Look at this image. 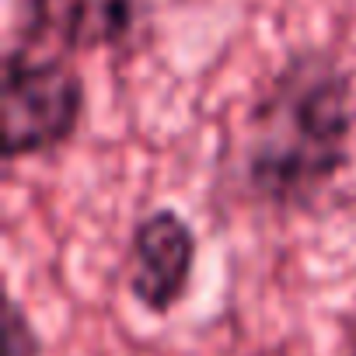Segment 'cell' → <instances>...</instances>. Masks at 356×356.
I'll return each mask as SVG.
<instances>
[{"instance_id":"cell-4","label":"cell","mask_w":356,"mask_h":356,"mask_svg":"<svg viewBox=\"0 0 356 356\" xmlns=\"http://www.w3.org/2000/svg\"><path fill=\"white\" fill-rule=\"evenodd\" d=\"M147 0H22V42L56 53L122 49L136 39Z\"/></svg>"},{"instance_id":"cell-5","label":"cell","mask_w":356,"mask_h":356,"mask_svg":"<svg viewBox=\"0 0 356 356\" xmlns=\"http://www.w3.org/2000/svg\"><path fill=\"white\" fill-rule=\"evenodd\" d=\"M4 356H42V339L32 325V318L25 314L18 297H8L4 307Z\"/></svg>"},{"instance_id":"cell-3","label":"cell","mask_w":356,"mask_h":356,"mask_svg":"<svg viewBox=\"0 0 356 356\" xmlns=\"http://www.w3.org/2000/svg\"><path fill=\"white\" fill-rule=\"evenodd\" d=\"M193 273L196 231L178 210L157 207L133 224L126 245V286L143 311H175L193 286Z\"/></svg>"},{"instance_id":"cell-2","label":"cell","mask_w":356,"mask_h":356,"mask_svg":"<svg viewBox=\"0 0 356 356\" xmlns=\"http://www.w3.org/2000/svg\"><path fill=\"white\" fill-rule=\"evenodd\" d=\"M84 81L67 53L15 42L4 53V161L67 147L84 119Z\"/></svg>"},{"instance_id":"cell-1","label":"cell","mask_w":356,"mask_h":356,"mask_svg":"<svg viewBox=\"0 0 356 356\" xmlns=\"http://www.w3.org/2000/svg\"><path fill=\"white\" fill-rule=\"evenodd\" d=\"M241 193L280 217L356 207V77L328 49H297L259 88L238 133Z\"/></svg>"},{"instance_id":"cell-6","label":"cell","mask_w":356,"mask_h":356,"mask_svg":"<svg viewBox=\"0 0 356 356\" xmlns=\"http://www.w3.org/2000/svg\"><path fill=\"white\" fill-rule=\"evenodd\" d=\"M339 342H342V356H356V300L339 318Z\"/></svg>"}]
</instances>
